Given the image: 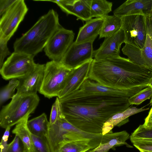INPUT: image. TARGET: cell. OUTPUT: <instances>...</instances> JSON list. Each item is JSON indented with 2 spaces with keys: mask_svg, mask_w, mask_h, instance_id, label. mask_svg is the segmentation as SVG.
<instances>
[{
  "mask_svg": "<svg viewBox=\"0 0 152 152\" xmlns=\"http://www.w3.org/2000/svg\"><path fill=\"white\" fill-rule=\"evenodd\" d=\"M143 125L145 127H152V107L149 112L147 116L145 119Z\"/></svg>",
  "mask_w": 152,
  "mask_h": 152,
  "instance_id": "37",
  "label": "cell"
},
{
  "mask_svg": "<svg viewBox=\"0 0 152 152\" xmlns=\"http://www.w3.org/2000/svg\"><path fill=\"white\" fill-rule=\"evenodd\" d=\"M21 141L15 135L12 141L8 144L7 152H26L23 145H21Z\"/></svg>",
  "mask_w": 152,
  "mask_h": 152,
  "instance_id": "34",
  "label": "cell"
},
{
  "mask_svg": "<svg viewBox=\"0 0 152 152\" xmlns=\"http://www.w3.org/2000/svg\"><path fill=\"white\" fill-rule=\"evenodd\" d=\"M10 128V127H8L5 129V132L2 137L0 142L1 152H7L8 144H7V141Z\"/></svg>",
  "mask_w": 152,
  "mask_h": 152,
  "instance_id": "36",
  "label": "cell"
},
{
  "mask_svg": "<svg viewBox=\"0 0 152 152\" xmlns=\"http://www.w3.org/2000/svg\"><path fill=\"white\" fill-rule=\"evenodd\" d=\"M17 0H0V15L1 17L16 1Z\"/></svg>",
  "mask_w": 152,
  "mask_h": 152,
  "instance_id": "35",
  "label": "cell"
},
{
  "mask_svg": "<svg viewBox=\"0 0 152 152\" xmlns=\"http://www.w3.org/2000/svg\"><path fill=\"white\" fill-rule=\"evenodd\" d=\"M61 26L57 12L53 9L50 10L16 39L14 44V52L34 56L42 51L53 34Z\"/></svg>",
  "mask_w": 152,
  "mask_h": 152,
  "instance_id": "3",
  "label": "cell"
},
{
  "mask_svg": "<svg viewBox=\"0 0 152 152\" xmlns=\"http://www.w3.org/2000/svg\"><path fill=\"white\" fill-rule=\"evenodd\" d=\"M113 14L120 18L135 15L152 18V0H127L114 10Z\"/></svg>",
  "mask_w": 152,
  "mask_h": 152,
  "instance_id": "18",
  "label": "cell"
},
{
  "mask_svg": "<svg viewBox=\"0 0 152 152\" xmlns=\"http://www.w3.org/2000/svg\"><path fill=\"white\" fill-rule=\"evenodd\" d=\"M103 18H92L80 27L75 41L76 43L94 40L99 35L103 23Z\"/></svg>",
  "mask_w": 152,
  "mask_h": 152,
  "instance_id": "20",
  "label": "cell"
},
{
  "mask_svg": "<svg viewBox=\"0 0 152 152\" xmlns=\"http://www.w3.org/2000/svg\"><path fill=\"white\" fill-rule=\"evenodd\" d=\"M61 115L60 103L58 98L57 97L52 107L49 121V124H54Z\"/></svg>",
  "mask_w": 152,
  "mask_h": 152,
  "instance_id": "32",
  "label": "cell"
},
{
  "mask_svg": "<svg viewBox=\"0 0 152 152\" xmlns=\"http://www.w3.org/2000/svg\"><path fill=\"white\" fill-rule=\"evenodd\" d=\"M113 3L105 0H91V18H103L112 11Z\"/></svg>",
  "mask_w": 152,
  "mask_h": 152,
  "instance_id": "26",
  "label": "cell"
},
{
  "mask_svg": "<svg viewBox=\"0 0 152 152\" xmlns=\"http://www.w3.org/2000/svg\"><path fill=\"white\" fill-rule=\"evenodd\" d=\"M121 18V28L125 36V43L139 49L144 45L146 36L145 17L140 15H126Z\"/></svg>",
  "mask_w": 152,
  "mask_h": 152,
  "instance_id": "8",
  "label": "cell"
},
{
  "mask_svg": "<svg viewBox=\"0 0 152 152\" xmlns=\"http://www.w3.org/2000/svg\"><path fill=\"white\" fill-rule=\"evenodd\" d=\"M37 94L16 93L11 102L2 107L0 113V126L5 129L34 113L39 101Z\"/></svg>",
  "mask_w": 152,
  "mask_h": 152,
  "instance_id": "4",
  "label": "cell"
},
{
  "mask_svg": "<svg viewBox=\"0 0 152 152\" xmlns=\"http://www.w3.org/2000/svg\"><path fill=\"white\" fill-rule=\"evenodd\" d=\"M34 56L26 54L14 52L4 63L0 68L2 78L8 80L23 78L31 72L36 64Z\"/></svg>",
  "mask_w": 152,
  "mask_h": 152,
  "instance_id": "7",
  "label": "cell"
},
{
  "mask_svg": "<svg viewBox=\"0 0 152 152\" xmlns=\"http://www.w3.org/2000/svg\"><path fill=\"white\" fill-rule=\"evenodd\" d=\"M125 43V36L121 29L113 35L105 38L99 48L94 51V59L99 60L119 55L121 45Z\"/></svg>",
  "mask_w": 152,
  "mask_h": 152,
  "instance_id": "16",
  "label": "cell"
},
{
  "mask_svg": "<svg viewBox=\"0 0 152 152\" xmlns=\"http://www.w3.org/2000/svg\"><path fill=\"white\" fill-rule=\"evenodd\" d=\"M19 83L17 79L10 80L8 83L2 88L0 92V105L1 106L4 102L10 99H12L15 94V91Z\"/></svg>",
  "mask_w": 152,
  "mask_h": 152,
  "instance_id": "27",
  "label": "cell"
},
{
  "mask_svg": "<svg viewBox=\"0 0 152 152\" xmlns=\"http://www.w3.org/2000/svg\"><path fill=\"white\" fill-rule=\"evenodd\" d=\"M100 142L85 140L69 141L64 143L58 152H87L96 148Z\"/></svg>",
  "mask_w": 152,
  "mask_h": 152,
  "instance_id": "23",
  "label": "cell"
},
{
  "mask_svg": "<svg viewBox=\"0 0 152 152\" xmlns=\"http://www.w3.org/2000/svg\"><path fill=\"white\" fill-rule=\"evenodd\" d=\"M71 70L60 62L51 61L47 62L39 92L49 99L58 97L65 86Z\"/></svg>",
  "mask_w": 152,
  "mask_h": 152,
  "instance_id": "5",
  "label": "cell"
},
{
  "mask_svg": "<svg viewBox=\"0 0 152 152\" xmlns=\"http://www.w3.org/2000/svg\"><path fill=\"white\" fill-rule=\"evenodd\" d=\"M94 41L79 43L73 42L60 62L66 67L72 69L92 60Z\"/></svg>",
  "mask_w": 152,
  "mask_h": 152,
  "instance_id": "12",
  "label": "cell"
},
{
  "mask_svg": "<svg viewBox=\"0 0 152 152\" xmlns=\"http://www.w3.org/2000/svg\"><path fill=\"white\" fill-rule=\"evenodd\" d=\"M28 10L24 0H17L0 17V32L11 38L23 20Z\"/></svg>",
  "mask_w": 152,
  "mask_h": 152,
  "instance_id": "13",
  "label": "cell"
},
{
  "mask_svg": "<svg viewBox=\"0 0 152 152\" xmlns=\"http://www.w3.org/2000/svg\"><path fill=\"white\" fill-rule=\"evenodd\" d=\"M130 138L138 139H152V127H145L140 125L132 132Z\"/></svg>",
  "mask_w": 152,
  "mask_h": 152,
  "instance_id": "30",
  "label": "cell"
},
{
  "mask_svg": "<svg viewBox=\"0 0 152 152\" xmlns=\"http://www.w3.org/2000/svg\"><path fill=\"white\" fill-rule=\"evenodd\" d=\"M145 19L146 36L143 47L139 49L125 43L122 51L134 63L152 68V18L145 17Z\"/></svg>",
  "mask_w": 152,
  "mask_h": 152,
  "instance_id": "9",
  "label": "cell"
},
{
  "mask_svg": "<svg viewBox=\"0 0 152 152\" xmlns=\"http://www.w3.org/2000/svg\"><path fill=\"white\" fill-rule=\"evenodd\" d=\"M133 145L140 152H152V142L130 138Z\"/></svg>",
  "mask_w": 152,
  "mask_h": 152,
  "instance_id": "33",
  "label": "cell"
},
{
  "mask_svg": "<svg viewBox=\"0 0 152 152\" xmlns=\"http://www.w3.org/2000/svg\"><path fill=\"white\" fill-rule=\"evenodd\" d=\"M144 88L122 91L104 86L94 81L87 79L77 91L61 98L60 100H67L85 96L98 94L126 96L130 97Z\"/></svg>",
  "mask_w": 152,
  "mask_h": 152,
  "instance_id": "11",
  "label": "cell"
},
{
  "mask_svg": "<svg viewBox=\"0 0 152 152\" xmlns=\"http://www.w3.org/2000/svg\"><path fill=\"white\" fill-rule=\"evenodd\" d=\"M152 77V68L118 55L93 59L88 79L105 87L127 91L147 87Z\"/></svg>",
  "mask_w": 152,
  "mask_h": 152,
  "instance_id": "2",
  "label": "cell"
},
{
  "mask_svg": "<svg viewBox=\"0 0 152 152\" xmlns=\"http://www.w3.org/2000/svg\"><path fill=\"white\" fill-rule=\"evenodd\" d=\"M152 97V88L149 86L130 97L129 101L131 105H139L143 102Z\"/></svg>",
  "mask_w": 152,
  "mask_h": 152,
  "instance_id": "28",
  "label": "cell"
},
{
  "mask_svg": "<svg viewBox=\"0 0 152 152\" xmlns=\"http://www.w3.org/2000/svg\"><path fill=\"white\" fill-rule=\"evenodd\" d=\"M31 134L34 152H51L46 137H39Z\"/></svg>",
  "mask_w": 152,
  "mask_h": 152,
  "instance_id": "29",
  "label": "cell"
},
{
  "mask_svg": "<svg viewBox=\"0 0 152 152\" xmlns=\"http://www.w3.org/2000/svg\"><path fill=\"white\" fill-rule=\"evenodd\" d=\"M130 137L129 134L126 131L114 133L111 131L103 135L101 142L97 147L87 152H107L115 146L122 145L132 148L126 142Z\"/></svg>",
  "mask_w": 152,
  "mask_h": 152,
  "instance_id": "19",
  "label": "cell"
},
{
  "mask_svg": "<svg viewBox=\"0 0 152 152\" xmlns=\"http://www.w3.org/2000/svg\"><path fill=\"white\" fill-rule=\"evenodd\" d=\"M45 64H36L34 69L25 77L19 79L16 88L18 94H34L39 91L42 83Z\"/></svg>",
  "mask_w": 152,
  "mask_h": 152,
  "instance_id": "17",
  "label": "cell"
},
{
  "mask_svg": "<svg viewBox=\"0 0 152 152\" xmlns=\"http://www.w3.org/2000/svg\"><path fill=\"white\" fill-rule=\"evenodd\" d=\"M10 38L0 32V68L4 63L5 58L11 53L7 47V42Z\"/></svg>",
  "mask_w": 152,
  "mask_h": 152,
  "instance_id": "31",
  "label": "cell"
},
{
  "mask_svg": "<svg viewBox=\"0 0 152 152\" xmlns=\"http://www.w3.org/2000/svg\"><path fill=\"white\" fill-rule=\"evenodd\" d=\"M144 106L140 108L130 107L126 110L112 116L104 124L102 129L103 135L112 131L115 126H121L129 121V117L133 115L148 110Z\"/></svg>",
  "mask_w": 152,
  "mask_h": 152,
  "instance_id": "21",
  "label": "cell"
},
{
  "mask_svg": "<svg viewBox=\"0 0 152 152\" xmlns=\"http://www.w3.org/2000/svg\"><path fill=\"white\" fill-rule=\"evenodd\" d=\"M49 121L46 114L44 113L40 115L28 120L27 125L30 133L39 137H46Z\"/></svg>",
  "mask_w": 152,
  "mask_h": 152,
  "instance_id": "24",
  "label": "cell"
},
{
  "mask_svg": "<svg viewBox=\"0 0 152 152\" xmlns=\"http://www.w3.org/2000/svg\"><path fill=\"white\" fill-rule=\"evenodd\" d=\"M86 133L69 122L62 115L54 124L49 123L47 138L51 152H58L67 141L84 140Z\"/></svg>",
  "mask_w": 152,
  "mask_h": 152,
  "instance_id": "6",
  "label": "cell"
},
{
  "mask_svg": "<svg viewBox=\"0 0 152 152\" xmlns=\"http://www.w3.org/2000/svg\"></svg>",
  "mask_w": 152,
  "mask_h": 152,
  "instance_id": "40",
  "label": "cell"
},
{
  "mask_svg": "<svg viewBox=\"0 0 152 152\" xmlns=\"http://www.w3.org/2000/svg\"><path fill=\"white\" fill-rule=\"evenodd\" d=\"M30 116H27L17 123L12 132L19 138L26 152H34L31 134L27 125Z\"/></svg>",
  "mask_w": 152,
  "mask_h": 152,
  "instance_id": "22",
  "label": "cell"
},
{
  "mask_svg": "<svg viewBox=\"0 0 152 152\" xmlns=\"http://www.w3.org/2000/svg\"><path fill=\"white\" fill-rule=\"evenodd\" d=\"M93 59L71 69L65 86L58 97L59 98L72 94L79 89L85 80L88 79Z\"/></svg>",
  "mask_w": 152,
  "mask_h": 152,
  "instance_id": "14",
  "label": "cell"
},
{
  "mask_svg": "<svg viewBox=\"0 0 152 152\" xmlns=\"http://www.w3.org/2000/svg\"><path fill=\"white\" fill-rule=\"evenodd\" d=\"M140 139V140L152 142V139Z\"/></svg>",
  "mask_w": 152,
  "mask_h": 152,
  "instance_id": "39",
  "label": "cell"
},
{
  "mask_svg": "<svg viewBox=\"0 0 152 152\" xmlns=\"http://www.w3.org/2000/svg\"><path fill=\"white\" fill-rule=\"evenodd\" d=\"M129 98L94 94L59 100L62 115L69 122L83 132L101 134L104 124L110 117L130 107Z\"/></svg>",
  "mask_w": 152,
  "mask_h": 152,
  "instance_id": "1",
  "label": "cell"
},
{
  "mask_svg": "<svg viewBox=\"0 0 152 152\" xmlns=\"http://www.w3.org/2000/svg\"><path fill=\"white\" fill-rule=\"evenodd\" d=\"M148 86L151 87L152 88V77L148 83ZM149 104H150V106H152V97Z\"/></svg>",
  "mask_w": 152,
  "mask_h": 152,
  "instance_id": "38",
  "label": "cell"
},
{
  "mask_svg": "<svg viewBox=\"0 0 152 152\" xmlns=\"http://www.w3.org/2000/svg\"><path fill=\"white\" fill-rule=\"evenodd\" d=\"M56 3L67 15L75 16L77 20L86 22L92 19L91 13V0L49 1Z\"/></svg>",
  "mask_w": 152,
  "mask_h": 152,
  "instance_id": "15",
  "label": "cell"
},
{
  "mask_svg": "<svg viewBox=\"0 0 152 152\" xmlns=\"http://www.w3.org/2000/svg\"><path fill=\"white\" fill-rule=\"evenodd\" d=\"M103 18L104 21L99 34V39L111 36L121 29V18L114 15H107Z\"/></svg>",
  "mask_w": 152,
  "mask_h": 152,
  "instance_id": "25",
  "label": "cell"
},
{
  "mask_svg": "<svg viewBox=\"0 0 152 152\" xmlns=\"http://www.w3.org/2000/svg\"><path fill=\"white\" fill-rule=\"evenodd\" d=\"M75 33L62 26L51 37L44 48L46 55L51 61L60 62L73 42Z\"/></svg>",
  "mask_w": 152,
  "mask_h": 152,
  "instance_id": "10",
  "label": "cell"
}]
</instances>
